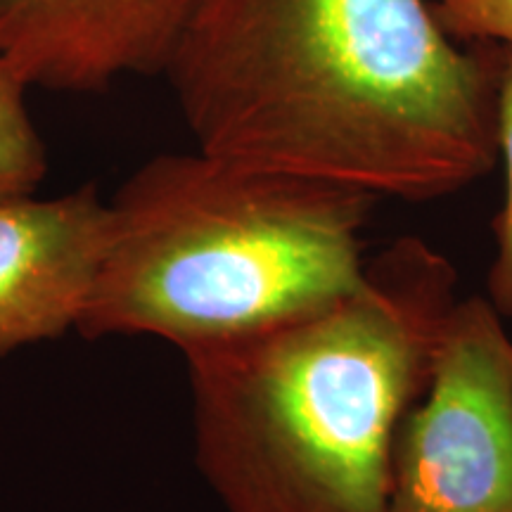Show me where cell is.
<instances>
[{"label": "cell", "mask_w": 512, "mask_h": 512, "mask_svg": "<svg viewBox=\"0 0 512 512\" xmlns=\"http://www.w3.org/2000/svg\"><path fill=\"white\" fill-rule=\"evenodd\" d=\"M503 48L430 0H202L164 76L207 155L432 202L498 162Z\"/></svg>", "instance_id": "obj_1"}, {"label": "cell", "mask_w": 512, "mask_h": 512, "mask_svg": "<svg viewBox=\"0 0 512 512\" xmlns=\"http://www.w3.org/2000/svg\"><path fill=\"white\" fill-rule=\"evenodd\" d=\"M458 271L418 235L354 290L188 351L195 460L226 512H389L394 441L430 384Z\"/></svg>", "instance_id": "obj_2"}, {"label": "cell", "mask_w": 512, "mask_h": 512, "mask_svg": "<svg viewBox=\"0 0 512 512\" xmlns=\"http://www.w3.org/2000/svg\"><path fill=\"white\" fill-rule=\"evenodd\" d=\"M375 202L202 150L159 155L110 204L76 330L155 335L188 354L306 316L361 283Z\"/></svg>", "instance_id": "obj_3"}, {"label": "cell", "mask_w": 512, "mask_h": 512, "mask_svg": "<svg viewBox=\"0 0 512 512\" xmlns=\"http://www.w3.org/2000/svg\"><path fill=\"white\" fill-rule=\"evenodd\" d=\"M389 512H512V339L486 297L448 316L396 434Z\"/></svg>", "instance_id": "obj_4"}, {"label": "cell", "mask_w": 512, "mask_h": 512, "mask_svg": "<svg viewBox=\"0 0 512 512\" xmlns=\"http://www.w3.org/2000/svg\"><path fill=\"white\" fill-rule=\"evenodd\" d=\"M202 0H0V57L27 86L100 93L157 76Z\"/></svg>", "instance_id": "obj_5"}, {"label": "cell", "mask_w": 512, "mask_h": 512, "mask_svg": "<svg viewBox=\"0 0 512 512\" xmlns=\"http://www.w3.org/2000/svg\"><path fill=\"white\" fill-rule=\"evenodd\" d=\"M110 204L93 183L0 200V356L76 328L98 278Z\"/></svg>", "instance_id": "obj_6"}, {"label": "cell", "mask_w": 512, "mask_h": 512, "mask_svg": "<svg viewBox=\"0 0 512 512\" xmlns=\"http://www.w3.org/2000/svg\"><path fill=\"white\" fill-rule=\"evenodd\" d=\"M27 83L0 57V200L34 195L46 176V147L27 112Z\"/></svg>", "instance_id": "obj_7"}, {"label": "cell", "mask_w": 512, "mask_h": 512, "mask_svg": "<svg viewBox=\"0 0 512 512\" xmlns=\"http://www.w3.org/2000/svg\"><path fill=\"white\" fill-rule=\"evenodd\" d=\"M496 140L505 192L494 219V259L486 273V299L498 316L512 318V46L503 48L501 74H498Z\"/></svg>", "instance_id": "obj_8"}]
</instances>
